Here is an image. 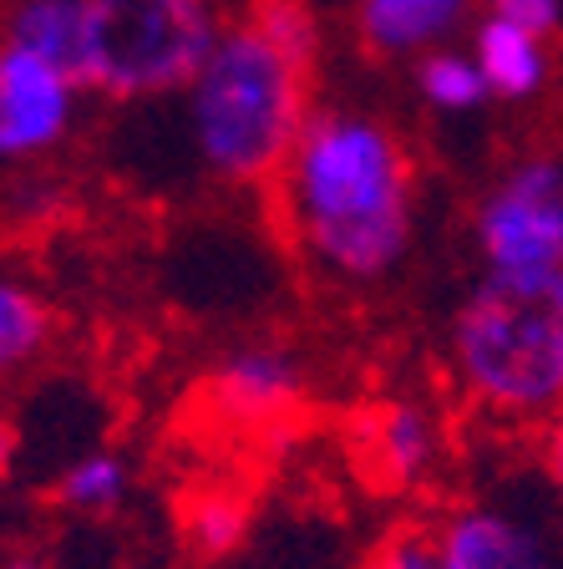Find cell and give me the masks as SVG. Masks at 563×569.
I'll list each match as a JSON object with an SVG mask.
<instances>
[{"label": "cell", "instance_id": "1", "mask_svg": "<svg viewBox=\"0 0 563 569\" xmlns=\"http://www.w3.org/2000/svg\"><path fill=\"white\" fill-rule=\"evenodd\" d=\"M274 183L294 244L330 280L365 284L406 260L416 234V173L381 118L351 107L310 112Z\"/></svg>", "mask_w": 563, "mask_h": 569}, {"label": "cell", "instance_id": "2", "mask_svg": "<svg viewBox=\"0 0 563 569\" xmlns=\"http://www.w3.org/2000/svg\"><path fill=\"white\" fill-rule=\"evenodd\" d=\"M468 407L503 422H549L563 407V270L482 274L446 331Z\"/></svg>", "mask_w": 563, "mask_h": 569}, {"label": "cell", "instance_id": "3", "mask_svg": "<svg viewBox=\"0 0 563 569\" xmlns=\"http://www.w3.org/2000/svg\"><path fill=\"white\" fill-rule=\"evenodd\" d=\"M310 67L280 51L259 26H234L188 82V122L199 158L219 178L264 183L284 168L310 122Z\"/></svg>", "mask_w": 563, "mask_h": 569}, {"label": "cell", "instance_id": "4", "mask_svg": "<svg viewBox=\"0 0 563 569\" xmlns=\"http://www.w3.org/2000/svg\"><path fill=\"white\" fill-rule=\"evenodd\" d=\"M209 0H87L77 82L107 97H163L199 77L219 47Z\"/></svg>", "mask_w": 563, "mask_h": 569}, {"label": "cell", "instance_id": "5", "mask_svg": "<svg viewBox=\"0 0 563 569\" xmlns=\"http://www.w3.org/2000/svg\"><path fill=\"white\" fill-rule=\"evenodd\" d=\"M472 239L493 274L563 270V163L523 158L472 213Z\"/></svg>", "mask_w": 563, "mask_h": 569}, {"label": "cell", "instance_id": "6", "mask_svg": "<svg viewBox=\"0 0 563 569\" xmlns=\"http://www.w3.org/2000/svg\"><path fill=\"white\" fill-rule=\"evenodd\" d=\"M77 77L26 47H0V163L47 153L77 112Z\"/></svg>", "mask_w": 563, "mask_h": 569}, {"label": "cell", "instance_id": "7", "mask_svg": "<svg viewBox=\"0 0 563 569\" xmlns=\"http://www.w3.org/2000/svg\"><path fill=\"white\" fill-rule=\"evenodd\" d=\"M432 523L442 569H553L543 533L503 503H458Z\"/></svg>", "mask_w": 563, "mask_h": 569}, {"label": "cell", "instance_id": "8", "mask_svg": "<svg viewBox=\"0 0 563 569\" xmlns=\"http://www.w3.org/2000/svg\"><path fill=\"white\" fill-rule=\"evenodd\" d=\"M300 391H305V367L284 346H239L209 377L213 407L234 422H274L294 412Z\"/></svg>", "mask_w": 563, "mask_h": 569}, {"label": "cell", "instance_id": "9", "mask_svg": "<svg viewBox=\"0 0 563 569\" xmlns=\"http://www.w3.org/2000/svg\"><path fill=\"white\" fill-rule=\"evenodd\" d=\"M361 458L386 488H411L442 462V427L422 402H381L365 417Z\"/></svg>", "mask_w": 563, "mask_h": 569}, {"label": "cell", "instance_id": "10", "mask_svg": "<svg viewBox=\"0 0 563 569\" xmlns=\"http://www.w3.org/2000/svg\"><path fill=\"white\" fill-rule=\"evenodd\" d=\"M477 67H482V77H487V87H493V97H507V102H523V97L543 92V82H549L543 36L507 21V16H487V21H482Z\"/></svg>", "mask_w": 563, "mask_h": 569}, {"label": "cell", "instance_id": "11", "mask_svg": "<svg viewBox=\"0 0 563 569\" xmlns=\"http://www.w3.org/2000/svg\"><path fill=\"white\" fill-rule=\"evenodd\" d=\"M472 0H361V36L381 57H406L442 41L468 16Z\"/></svg>", "mask_w": 563, "mask_h": 569}, {"label": "cell", "instance_id": "12", "mask_svg": "<svg viewBox=\"0 0 563 569\" xmlns=\"http://www.w3.org/2000/svg\"><path fill=\"white\" fill-rule=\"evenodd\" d=\"M6 41L77 77L87 47V0H16L11 21H6Z\"/></svg>", "mask_w": 563, "mask_h": 569}, {"label": "cell", "instance_id": "13", "mask_svg": "<svg viewBox=\"0 0 563 569\" xmlns=\"http://www.w3.org/2000/svg\"><path fill=\"white\" fill-rule=\"evenodd\" d=\"M51 341V310L26 280L0 270V381L31 367Z\"/></svg>", "mask_w": 563, "mask_h": 569}, {"label": "cell", "instance_id": "14", "mask_svg": "<svg viewBox=\"0 0 563 569\" xmlns=\"http://www.w3.org/2000/svg\"><path fill=\"white\" fill-rule=\"evenodd\" d=\"M132 488V468L122 452H87L57 478V503L61 509H77V513H112L122 509V498Z\"/></svg>", "mask_w": 563, "mask_h": 569}, {"label": "cell", "instance_id": "15", "mask_svg": "<svg viewBox=\"0 0 563 569\" xmlns=\"http://www.w3.org/2000/svg\"><path fill=\"white\" fill-rule=\"evenodd\" d=\"M422 97L436 107V112H472L493 97L487 77H482L477 57H462V51H432L422 61Z\"/></svg>", "mask_w": 563, "mask_h": 569}, {"label": "cell", "instance_id": "16", "mask_svg": "<svg viewBox=\"0 0 563 569\" xmlns=\"http://www.w3.org/2000/svg\"><path fill=\"white\" fill-rule=\"evenodd\" d=\"M244 529H249V513L234 493H199L188 503L183 533L199 555H209V559L234 555V549L244 545Z\"/></svg>", "mask_w": 563, "mask_h": 569}, {"label": "cell", "instance_id": "17", "mask_svg": "<svg viewBox=\"0 0 563 569\" xmlns=\"http://www.w3.org/2000/svg\"><path fill=\"white\" fill-rule=\"evenodd\" d=\"M249 26H259V31L270 36L280 51H290L300 67L315 61L320 26H315V16H310L305 0H254V21Z\"/></svg>", "mask_w": 563, "mask_h": 569}, {"label": "cell", "instance_id": "18", "mask_svg": "<svg viewBox=\"0 0 563 569\" xmlns=\"http://www.w3.org/2000/svg\"><path fill=\"white\" fill-rule=\"evenodd\" d=\"M487 6H493V16H507V21L529 26L539 36H549L563 16V0H487Z\"/></svg>", "mask_w": 563, "mask_h": 569}, {"label": "cell", "instance_id": "19", "mask_svg": "<svg viewBox=\"0 0 563 569\" xmlns=\"http://www.w3.org/2000/svg\"><path fill=\"white\" fill-rule=\"evenodd\" d=\"M543 468H549L553 493L563 498V407L543 422Z\"/></svg>", "mask_w": 563, "mask_h": 569}, {"label": "cell", "instance_id": "20", "mask_svg": "<svg viewBox=\"0 0 563 569\" xmlns=\"http://www.w3.org/2000/svg\"><path fill=\"white\" fill-rule=\"evenodd\" d=\"M11 462H16V432L11 422H0V478L11 473Z\"/></svg>", "mask_w": 563, "mask_h": 569}, {"label": "cell", "instance_id": "21", "mask_svg": "<svg viewBox=\"0 0 563 569\" xmlns=\"http://www.w3.org/2000/svg\"><path fill=\"white\" fill-rule=\"evenodd\" d=\"M0 569H57V565H51L47 555H11V559H6V565H0Z\"/></svg>", "mask_w": 563, "mask_h": 569}]
</instances>
